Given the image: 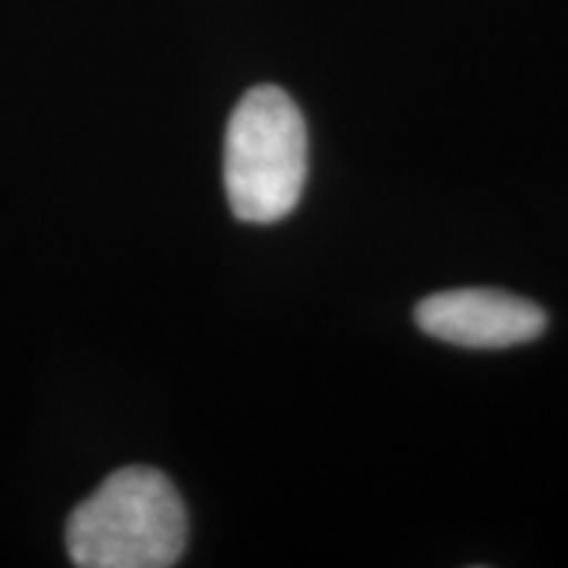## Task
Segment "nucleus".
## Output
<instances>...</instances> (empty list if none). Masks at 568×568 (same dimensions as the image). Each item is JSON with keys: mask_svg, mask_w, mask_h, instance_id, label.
Masks as SVG:
<instances>
[{"mask_svg": "<svg viewBox=\"0 0 568 568\" xmlns=\"http://www.w3.org/2000/svg\"><path fill=\"white\" fill-rule=\"evenodd\" d=\"M187 545V510L166 474L113 471L71 510L67 550L80 568H169Z\"/></svg>", "mask_w": 568, "mask_h": 568, "instance_id": "obj_1", "label": "nucleus"}, {"mask_svg": "<svg viewBox=\"0 0 568 568\" xmlns=\"http://www.w3.org/2000/svg\"><path fill=\"white\" fill-rule=\"evenodd\" d=\"M308 174V132L293 98L274 84L247 90L224 138V190L240 222L274 224L295 211Z\"/></svg>", "mask_w": 568, "mask_h": 568, "instance_id": "obj_2", "label": "nucleus"}, {"mask_svg": "<svg viewBox=\"0 0 568 568\" xmlns=\"http://www.w3.org/2000/svg\"><path fill=\"white\" fill-rule=\"evenodd\" d=\"M414 316L424 335L479 351L531 343L548 326V314L537 303L487 287L429 295L416 305Z\"/></svg>", "mask_w": 568, "mask_h": 568, "instance_id": "obj_3", "label": "nucleus"}]
</instances>
